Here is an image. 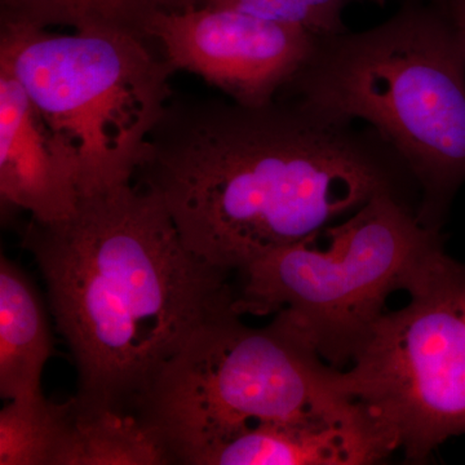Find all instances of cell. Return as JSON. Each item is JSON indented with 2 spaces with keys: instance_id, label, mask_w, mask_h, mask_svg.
Listing matches in <instances>:
<instances>
[{
  "instance_id": "2e32d148",
  "label": "cell",
  "mask_w": 465,
  "mask_h": 465,
  "mask_svg": "<svg viewBox=\"0 0 465 465\" xmlns=\"http://www.w3.org/2000/svg\"><path fill=\"white\" fill-rule=\"evenodd\" d=\"M443 11L465 41V0H448Z\"/></svg>"
},
{
  "instance_id": "9c48e42d",
  "label": "cell",
  "mask_w": 465,
  "mask_h": 465,
  "mask_svg": "<svg viewBox=\"0 0 465 465\" xmlns=\"http://www.w3.org/2000/svg\"><path fill=\"white\" fill-rule=\"evenodd\" d=\"M74 148L57 136L20 82L0 67V195L35 222H63L78 207Z\"/></svg>"
},
{
  "instance_id": "7c38bea8",
  "label": "cell",
  "mask_w": 465,
  "mask_h": 465,
  "mask_svg": "<svg viewBox=\"0 0 465 465\" xmlns=\"http://www.w3.org/2000/svg\"><path fill=\"white\" fill-rule=\"evenodd\" d=\"M75 411V409H74ZM173 464L157 434L137 416L115 411L78 415L54 465Z\"/></svg>"
},
{
  "instance_id": "9a60e30c",
  "label": "cell",
  "mask_w": 465,
  "mask_h": 465,
  "mask_svg": "<svg viewBox=\"0 0 465 465\" xmlns=\"http://www.w3.org/2000/svg\"><path fill=\"white\" fill-rule=\"evenodd\" d=\"M351 0H204L202 5L235 9L252 16L300 27L318 39L345 32L342 9Z\"/></svg>"
},
{
  "instance_id": "e0dca14e",
  "label": "cell",
  "mask_w": 465,
  "mask_h": 465,
  "mask_svg": "<svg viewBox=\"0 0 465 465\" xmlns=\"http://www.w3.org/2000/svg\"><path fill=\"white\" fill-rule=\"evenodd\" d=\"M204 0H161L162 9L168 12H183L200 7Z\"/></svg>"
},
{
  "instance_id": "8fae6325",
  "label": "cell",
  "mask_w": 465,
  "mask_h": 465,
  "mask_svg": "<svg viewBox=\"0 0 465 465\" xmlns=\"http://www.w3.org/2000/svg\"><path fill=\"white\" fill-rule=\"evenodd\" d=\"M52 338L42 300L20 266L0 258V396L16 400L41 391Z\"/></svg>"
},
{
  "instance_id": "d6986e66",
  "label": "cell",
  "mask_w": 465,
  "mask_h": 465,
  "mask_svg": "<svg viewBox=\"0 0 465 465\" xmlns=\"http://www.w3.org/2000/svg\"><path fill=\"white\" fill-rule=\"evenodd\" d=\"M374 2L382 3L384 0H374Z\"/></svg>"
},
{
  "instance_id": "52a82bcc",
  "label": "cell",
  "mask_w": 465,
  "mask_h": 465,
  "mask_svg": "<svg viewBox=\"0 0 465 465\" xmlns=\"http://www.w3.org/2000/svg\"><path fill=\"white\" fill-rule=\"evenodd\" d=\"M465 264L450 259L384 313L347 369L342 391L362 406L394 452L423 464L465 436Z\"/></svg>"
},
{
  "instance_id": "3957f363",
  "label": "cell",
  "mask_w": 465,
  "mask_h": 465,
  "mask_svg": "<svg viewBox=\"0 0 465 465\" xmlns=\"http://www.w3.org/2000/svg\"><path fill=\"white\" fill-rule=\"evenodd\" d=\"M284 91L369 124L420 185L421 222L440 229L465 183V41L445 11L406 7L362 32L318 39Z\"/></svg>"
},
{
  "instance_id": "30bf717a",
  "label": "cell",
  "mask_w": 465,
  "mask_h": 465,
  "mask_svg": "<svg viewBox=\"0 0 465 465\" xmlns=\"http://www.w3.org/2000/svg\"><path fill=\"white\" fill-rule=\"evenodd\" d=\"M393 452L366 415L259 425L217 449L202 465H371Z\"/></svg>"
},
{
  "instance_id": "5bb4252c",
  "label": "cell",
  "mask_w": 465,
  "mask_h": 465,
  "mask_svg": "<svg viewBox=\"0 0 465 465\" xmlns=\"http://www.w3.org/2000/svg\"><path fill=\"white\" fill-rule=\"evenodd\" d=\"M74 401L43 396L11 400L0 411V465H54L74 421Z\"/></svg>"
},
{
  "instance_id": "8992f818",
  "label": "cell",
  "mask_w": 465,
  "mask_h": 465,
  "mask_svg": "<svg viewBox=\"0 0 465 465\" xmlns=\"http://www.w3.org/2000/svg\"><path fill=\"white\" fill-rule=\"evenodd\" d=\"M150 42L0 23V67L20 82L48 127L74 148L81 197L131 183L171 101L176 72Z\"/></svg>"
},
{
  "instance_id": "6da1fadb",
  "label": "cell",
  "mask_w": 465,
  "mask_h": 465,
  "mask_svg": "<svg viewBox=\"0 0 465 465\" xmlns=\"http://www.w3.org/2000/svg\"><path fill=\"white\" fill-rule=\"evenodd\" d=\"M409 173L375 131L295 99L262 106L173 101L134 176L157 194L186 246L232 273L317 238Z\"/></svg>"
},
{
  "instance_id": "ac0fdd59",
  "label": "cell",
  "mask_w": 465,
  "mask_h": 465,
  "mask_svg": "<svg viewBox=\"0 0 465 465\" xmlns=\"http://www.w3.org/2000/svg\"><path fill=\"white\" fill-rule=\"evenodd\" d=\"M463 302H464V308H465V277H464V283H463Z\"/></svg>"
},
{
  "instance_id": "5b68a950",
  "label": "cell",
  "mask_w": 465,
  "mask_h": 465,
  "mask_svg": "<svg viewBox=\"0 0 465 465\" xmlns=\"http://www.w3.org/2000/svg\"><path fill=\"white\" fill-rule=\"evenodd\" d=\"M326 232L327 249L311 238L247 266L234 309L240 316L282 318L330 366L342 370L391 293L423 286L451 256L440 229L425 225L397 191L376 193Z\"/></svg>"
},
{
  "instance_id": "7a4b0ae2",
  "label": "cell",
  "mask_w": 465,
  "mask_h": 465,
  "mask_svg": "<svg viewBox=\"0 0 465 465\" xmlns=\"http://www.w3.org/2000/svg\"><path fill=\"white\" fill-rule=\"evenodd\" d=\"M78 371V415L137 416L164 367L207 324L235 312L228 272L193 252L143 186L79 198L63 222L24 234Z\"/></svg>"
},
{
  "instance_id": "277c9868",
  "label": "cell",
  "mask_w": 465,
  "mask_h": 465,
  "mask_svg": "<svg viewBox=\"0 0 465 465\" xmlns=\"http://www.w3.org/2000/svg\"><path fill=\"white\" fill-rule=\"evenodd\" d=\"M366 415L342 391L339 370L282 318L253 329L237 312L193 336L137 412L173 464L189 465L259 425Z\"/></svg>"
},
{
  "instance_id": "ba28073f",
  "label": "cell",
  "mask_w": 465,
  "mask_h": 465,
  "mask_svg": "<svg viewBox=\"0 0 465 465\" xmlns=\"http://www.w3.org/2000/svg\"><path fill=\"white\" fill-rule=\"evenodd\" d=\"M148 34L174 72L200 75L246 106L277 99L318 42L300 27L210 5L183 12L161 9L150 20Z\"/></svg>"
},
{
  "instance_id": "4fadbf2b",
  "label": "cell",
  "mask_w": 465,
  "mask_h": 465,
  "mask_svg": "<svg viewBox=\"0 0 465 465\" xmlns=\"http://www.w3.org/2000/svg\"><path fill=\"white\" fill-rule=\"evenodd\" d=\"M161 0H0V23L47 29L69 26L76 33L124 34L149 39Z\"/></svg>"
}]
</instances>
